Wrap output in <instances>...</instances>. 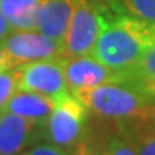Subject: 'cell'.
Segmentation results:
<instances>
[{
	"instance_id": "16",
	"label": "cell",
	"mask_w": 155,
	"mask_h": 155,
	"mask_svg": "<svg viewBox=\"0 0 155 155\" xmlns=\"http://www.w3.org/2000/svg\"><path fill=\"white\" fill-rule=\"evenodd\" d=\"M19 92V69H7L0 72V112L6 108L9 101Z\"/></svg>"
},
{
	"instance_id": "4",
	"label": "cell",
	"mask_w": 155,
	"mask_h": 155,
	"mask_svg": "<svg viewBox=\"0 0 155 155\" xmlns=\"http://www.w3.org/2000/svg\"><path fill=\"white\" fill-rule=\"evenodd\" d=\"M101 29V0H78L62 42V59L92 53Z\"/></svg>"
},
{
	"instance_id": "12",
	"label": "cell",
	"mask_w": 155,
	"mask_h": 155,
	"mask_svg": "<svg viewBox=\"0 0 155 155\" xmlns=\"http://www.w3.org/2000/svg\"><path fill=\"white\" fill-rule=\"evenodd\" d=\"M114 127L132 145L137 155H155L154 118L114 124Z\"/></svg>"
},
{
	"instance_id": "3",
	"label": "cell",
	"mask_w": 155,
	"mask_h": 155,
	"mask_svg": "<svg viewBox=\"0 0 155 155\" xmlns=\"http://www.w3.org/2000/svg\"><path fill=\"white\" fill-rule=\"evenodd\" d=\"M89 111L71 92L58 96L55 108L45 125V141L66 151L86 139Z\"/></svg>"
},
{
	"instance_id": "21",
	"label": "cell",
	"mask_w": 155,
	"mask_h": 155,
	"mask_svg": "<svg viewBox=\"0 0 155 155\" xmlns=\"http://www.w3.org/2000/svg\"><path fill=\"white\" fill-rule=\"evenodd\" d=\"M154 122H155V116H154Z\"/></svg>"
},
{
	"instance_id": "20",
	"label": "cell",
	"mask_w": 155,
	"mask_h": 155,
	"mask_svg": "<svg viewBox=\"0 0 155 155\" xmlns=\"http://www.w3.org/2000/svg\"><path fill=\"white\" fill-rule=\"evenodd\" d=\"M3 71H7V66H6L5 46H3V42H0V72H3Z\"/></svg>"
},
{
	"instance_id": "13",
	"label": "cell",
	"mask_w": 155,
	"mask_h": 155,
	"mask_svg": "<svg viewBox=\"0 0 155 155\" xmlns=\"http://www.w3.org/2000/svg\"><path fill=\"white\" fill-rule=\"evenodd\" d=\"M106 3L119 15L155 23V0H106Z\"/></svg>"
},
{
	"instance_id": "15",
	"label": "cell",
	"mask_w": 155,
	"mask_h": 155,
	"mask_svg": "<svg viewBox=\"0 0 155 155\" xmlns=\"http://www.w3.org/2000/svg\"><path fill=\"white\" fill-rule=\"evenodd\" d=\"M96 155H137L132 145L122 137L115 128L114 132H109L105 139L95 147Z\"/></svg>"
},
{
	"instance_id": "17",
	"label": "cell",
	"mask_w": 155,
	"mask_h": 155,
	"mask_svg": "<svg viewBox=\"0 0 155 155\" xmlns=\"http://www.w3.org/2000/svg\"><path fill=\"white\" fill-rule=\"evenodd\" d=\"M17 155H69V151L59 148L50 142H39Z\"/></svg>"
},
{
	"instance_id": "14",
	"label": "cell",
	"mask_w": 155,
	"mask_h": 155,
	"mask_svg": "<svg viewBox=\"0 0 155 155\" xmlns=\"http://www.w3.org/2000/svg\"><path fill=\"white\" fill-rule=\"evenodd\" d=\"M155 79V46H152L129 71L125 72V83Z\"/></svg>"
},
{
	"instance_id": "1",
	"label": "cell",
	"mask_w": 155,
	"mask_h": 155,
	"mask_svg": "<svg viewBox=\"0 0 155 155\" xmlns=\"http://www.w3.org/2000/svg\"><path fill=\"white\" fill-rule=\"evenodd\" d=\"M155 46V23L116 13L101 0V29L91 56L119 72L129 71Z\"/></svg>"
},
{
	"instance_id": "7",
	"label": "cell",
	"mask_w": 155,
	"mask_h": 155,
	"mask_svg": "<svg viewBox=\"0 0 155 155\" xmlns=\"http://www.w3.org/2000/svg\"><path fill=\"white\" fill-rule=\"evenodd\" d=\"M17 69H19V91L36 92L50 96L53 99L69 92L62 59L30 62L19 66Z\"/></svg>"
},
{
	"instance_id": "5",
	"label": "cell",
	"mask_w": 155,
	"mask_h": 155,
	"mask_svg": "<svg viewBox=\"0 0 155 155\" xmlns=\"http://www.w3.org/2000/svg\"><path fill=\"white\" fill-rule=\"evenodd\" d=\"M7 69L30 62L62 59V45L38 30H15L3 42Z\"/></svg>"
},
{
	"instance_id": "11",
	"label": "cell",
	"mask_w": 155,
	"mask_h": 155,
	"mask_svg": "<svg viewBox=\"0 0 155 155\" xmlns=\"http://www.w3.org/2000/svg\"><path fill=\"white\" fill-rule=\"evenodd\" d=\"M43 0H0V12L15 30H36Z\"/></svg>"
},
{
	"instance_id": "18",
	"label": "cell",
	"mask_w": 155,
	"mask_h": 155,
	"mask_svg": "<svg viewBox=\"0 0 155 155\" xmlns=\"http://www.w3.org/2000/svg\"><path fill=\"white\" fill-rule=\"evenodd\" d=\"M129 85H132L135 88L141 91L144 95H147L148 98L155 102V79H150V81H139V82H129Z\"/></svg>"
},
{
	"instance_id": "10",
	"label": "cell",
	"mask_w": 155,
	"mask_h": 155,
	"mask_svg": "<svg viewBox=\"0 0 155 155\" xmlns=\"http://www.w3.org/2000/svg\"><path fill=\"white\" fill-rule=\"evenodd\" d=\"M53 108H55L53 98L36 94V92L19 91L9 101V104L6 105L3 111L12 112L15 115L22 116L25 119L45 128Z\"/></svg>"
},
{
	"instance_id": "9",
	"label": "cell",
	"mask_w": 155,
	"mask_h": 155,
	"mask_svg": "<svg viewBox=\"0 0 155 155\" xmlns=\"http://www.w3.org/2000/svg\"><path fill=\"white\" fill-rule=\"evenodd\" d=\"M78 0H43L38 20V32L62 45Z\"/></svg>"
},
{
	"instance_id": "2",
	"label": "cell",
	"mask_w": 155,
	"mask_h": 155,
	"mask_svg": "<svg viewBox=\"0 0 155 155\" xmlns=\"http://www.w3.org/2000/svg\"><path fill=\"white\" fill-rule=\"evenodd\" d=\"M72 95L95 116L112 124L155 116V102L129 83H109Z\"/></svg>"
},
{
	"instance_id": "6",
	"label": "cell",
	"mask_w": 155,
	"mask_h": 155,
	"mask_svg": "<svg viewBox=\"0 0 155 155\" xmlns=\"http://www.w3.org/2000/svg\"><path fill=\"white\" fill-rule=\"evenodd\" d=\"M62 61L66 86L71 94L109 83H125L124 72L108 68L106 65L94 59L91 55L75 56Z\"/></svg>"
},
{
	"instance_id": "8",
	"label": "cell",
	"mask_w": 155,
	"mask_h": 155,
	"mask_svg": "<svg viewBox=\"0 0 155 155\" xmlns=\"http://www.w3.org/2000/svg\"><path fill=\"white\" fill-rule=\"evenodd\" d=\"M43 139V127L12 112H0V155H17Z\"/></svg>"
},
{
	"instance_id": "19",
	"label": "cell",
	"mask_w": 155,
	"mask_h": 155,
	"mask_svg": "<svg viewBox=\"0 0 155 155\" xmlns=\"http://www.w3.org/2000/svg\"><path fill=\"white\" fill-rule=\"evenodd\" d=\"M12 32H15L13 26L7 22V19H6V17L2 15V12H0V42H5Z\"/></svg>"
}]
</instances>
